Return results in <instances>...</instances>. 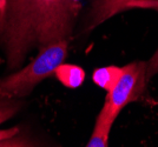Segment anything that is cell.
<instances>
[{"label": "cell", "instance_id": "obj_1", "mask_svg": "<svg viewBox=\"0 0 158 147\" xmlns=\"http://www.w3.org/2000/svg\"><path fill=\"white\" fill-rule=\"evenodd\" d=\"M77 17L71 0H1L0 50L7 68L19 70L34 48L69 40Z\"/></svg>", "mask_w": 158, "mask_h": 147}, {"label": "cell", "instance_id": "obj_2", "mask_svg": "<svg viewBox=\"0 0 158 147\" xmlns=\"http://www.w3.org/2000/svg\"><path fill=\"white\" fill-rule=\"evenodd\" d=\"M69 40H60L41 47L38 55L28 65L0 79V97L20 99L32 92L34 87L54 74L56 68L67 57Z\"/></svg>", "mask_w": 158, "mask_h": 147}, {"label": "cell", "instance_id": "obj_3", "mask_svg": "<svg viewBox=\"0 0 158 147\" xmlns=\"http://www.w3.org/2000/svg\"><path fill=\"white\" fill-rule=\"evenodd\" d=\"M124 71L117 84L106 93L105 102L98 118L114 122L122 109L139 100L146 89V61H132L123 67Z\"/></svg>", "mask_w": 158, "mask_h": 147}, {"label": "cell", "instance_id": "obj_4", "mask_svg": "<svg viewBox=\"0 0 158 147\" xmlns=\"http://www.w3.org/2000/svg\"><path fill=\"white\" fill-rule=\"evenodd\" d=\"M54 75L67 88H78L85 80V71L72 64H61L56 68Z\"/></svg>", "mask_w": 158, "mask_h": 147}, {"label": "cell", "instance_id": "obj_5", "mask_svg": "<svg viewBox=\"0 0 158 147\" xmlns=\"http://www.w3.org/2000/svg\"><path fill=\"white\" fill-rule=\"evenodd\" d=\"M156 5H158V0H113L110 4V6L106 8L102 21L105 22L106 20L111 19L112 17L127 10H133V8L152 10Z\"/></svg>", "mask_w": 158, "mask_h": 147}, {"label": "cell", "instance_id": "obj_6", "mask_svg": "<svg viewBox=\"0 0 158 147\" xmlns=\"http://www.w3.org/2000/svg\"><path fill=\"white\" fill-rule=\"evenodd\" d=\"M123 71L124 68L119 66L100 67V68L94 70L92 74V80L97 86L109 92L117 84V81L123 74Z\"/></svg>", "mask_w": 158, "mask_h": 147}, {"label": "cell", "instance_id": "obj_7", "mask_svg": "<svg viewBox=\"0 0 158 147\" xmlns=\"http://www.w3.org/2000/svg\"><path fill=\"white\" fill-rule=\"evenodd\" d=\"M113 122H110L97 117L94 129L91 138L89 139L86 146L87 147H106L109 146V138Z\"/></svg>", "mask_w": 158, "mask_h": 147}, {"label": "cell", "instance_id": "obj_8", "mask_svg": "<svg viewBox=\"0 0 158 147\" xmlns=\"http://www.w3.org/2000/svg\"><path fill=\"white\" fill-rule=\"evenodd\" d=\"M112 1L113 0H92L90 11H89V15L85 21L86 32L92 31L93 28L100 26L103 24V21H102L103 15Z\"/></svg>", "mask_w": 158, "mask_h": 147}, {"label": "cell", "instance_id": "obj_9", "mask_svg": "<svg viewBox=\"0 0 158 147\" xmlns=\"http://www.w3.org/2000/svg\"><path fill=\"white\" fill-rule=\"evenodd\" d=\"M21 101L19 99H11L0 97V125L10 120L20 109Z\"/></svg>", "mask_w": 158, "mask_h": 147}, {"label": "cell", "instance_id": "obj_10", "mask_svg": "<svg viewBox=\"0 0 158 147\" xmlns=\"http://www.w3.org/2000/svg\"><path fill=\"white\" fill-rule=\"evenodd\" d=\"M152 10L158 12V5H156ZM156 74H158V48L155 54L150 58V60L146 61V79L150 80Z\"/></svg>", "mask_w": 158, "mask_h": 147}, {"label": "cell", "instance_id": "obj_11", "mask_svg": "<svg viewBox=\"0 0 158 147\" xmlns=\"http://www.w3.org/2000/svg\"><path fill=\"white\" fill-rule=\"evenodd\" d=\"M18 133H19V128L18 127H11V128L0 129V142L4 140H7L10 138H13Z\"/></svg>", "mask_w": 158, "mask_h": 147}]
</instances>
